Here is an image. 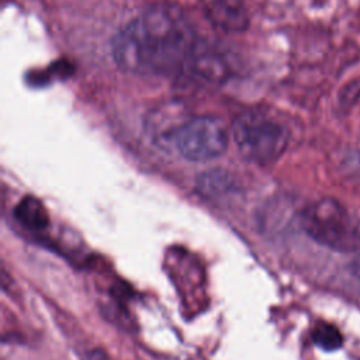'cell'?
<instances>
[{
    "mask_svg": "<svg viewBox=\"0 0 360 360\" xmlns=\"http://www.w3.org/2000/svg\"><path fill=\"white\" fill-rule=\"evenodd\" d=\"M207 15L217 28L225 32H240L249 25L248 10L242 0H212Z\"/></svg>",
    "mask_w": 360,
    "mask_h": 360,
    "instance_id": "5",
    "label": "cell"
},
{
    "mask_svg": "<svg viewBox=\"0 0 360 360\" xmlns=\"http://www.w3.org/2000/svg\"><path fill=\"white\" fill-rule=\"evenodd\" d=\"M14 217L30 231H44L49 224V217L44 204L32 195L20 200L14 208Z\"/></svg>",
    "mask_w": 360,
    "mask_h": 360,
    "instance_id": "6",
    "label": "cell"
},
{
    "mask_svg": "<svg viewBox=\"0 0 360 360\" xmlns=\"http://www.w3.org/2000/svg\"><path fill=\"white\" fill-rule=\"evenodd\" d=\"M300 224L315 242L336 252H356L360 248V229L354 217L339 201L321 198L307 205Z\"/></svg>",
    "mask_w": 360,
    "mask_h": 360,
    "instance_id": "2",
    "label": "cell"
},
{
    "mask_svg": "<svg viewBox=\"0 0 360 360\" xmlns=\"http://www.w3.org/2000/svg\"><path fill=\"white\" fill-rule=\"evenodd\" d=\"M350 270L352 273L360 278V248L354 252V259L352 260V264H350Z\"/></svg>",
    "mask_w": 360,
    "mask_h": 360,
    "instance_id": "9",
    "label": "cell"
},
{
    "mask_svg": "<svg viewBox=\"0 0 360 360\" xmlns=\"http://www.w3.org/2000/svg\"><path fill=\"white\" fill-rule=\"evenodd\" d=\"M172 146L187 160L204 162L221 156L228 145L222 122L214 117L190 118L169 135Z\"/></svg>",
    "mask_w": 360,
    "mask_h": 360,
    "instance_id": "4",
    "label": "cell"
},
{
    "mask_svg": "<svg viewBox=\"0 0 360 360\" xmlns=\"http://www.w3.org/2000/svg\"><path fill=\"white\" fill-rule=\"evenodd\" d=\"M233 141L240 155L259 165L276 160L288 142L287 129L264 112L240 114L232 127Z\"/></svg>",
    "mask_w": 360,
    "mask_h": 360,
    "instance_id": "3",
    "label": "cell"
},
{
    "mask_svg": "<svg viewBox=\"0 0 360 360\" xmlns=\"http://www.w3.org/2000/svg\"><path fill=\"white\" fill-rule=\"evenodd\" d=\"M87 360H108V357H107L103 352H100V350H94V352H91V353L89 354Z\"/></svg>",
    "mask_w": 360,
    "mask_h": 360,
    "instance_id": "10",
    "label": "cell"
},
{
    "mask_svg": "<svg viewBox=\"0 0 360 360\" xmlns=\"http://www.w3.org/2000/svg\"><path fill=\"white\" fill-rule=\"evenodd\" d=\"M207 46L180 10L156 6L117 31L111 55L122 70L134 75L188 79Z\"/></svg>",
    "mask_w": 360,
    "mask_h": 360,
    "instance_id": "1",
    "label": "cell"
},
{
    "mask_svg": "<svg viewBox=\"0 0 360 360\" xmlns=\"http://www.w3.org/2000/svg\"><path fill=\"white\" fill-rule=\"evenodd\" d=\"M312 339L316 346L328 352L339 349L343 343L342 333L330 323H319L312 332Z\"/></svg>",
    "mask_w": 360,
    "mask_h": 360,
    "instance_id": "8",
    "label": "cell"
},
{
    "mask_svg": "<svg viewBox=\"0 0 360 360\" xmlns=\"http://www.w3.org/2000/svg\"><path fill=\"white\" fill-rule=\"evenodd\" d=\"M231 176L219 169H211L200 174L197 179V187L201 193L214 195L219 193H225L231 187Z\"/></svg>",
    "mask_w": 360,
    "mask_h": 360,
    "instance_id": "7",
    "label": "cell"
}]
</instances>
